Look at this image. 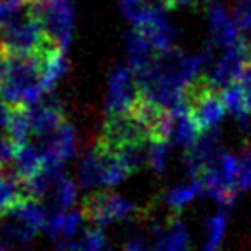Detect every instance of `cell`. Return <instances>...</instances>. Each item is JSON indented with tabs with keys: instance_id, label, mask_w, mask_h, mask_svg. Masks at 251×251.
<instances>
[{
	"instance_id": "8",
	"label": "cell",
	"mask_w": 251,
	"mask_h": 251,
	"mask_svg": "<svg viewBox=\"0 0 251 251\" xmlns=\"http://www.w3.org/2000/svg\"><path fill=\"white\" fill-rule=\"evenodd\" d=\"M141 97L140 84H138L134 71L127 67H117L112 73L107 88V100L105 108L108 115L127 114Z\"/></svg>"
},
{
	"instance_id": "22",
	"label": "cell",
	"mask_w": 251,
	"mask_h": 251,
	"mask_svg": "<svg viewBox=\"0 0 251 251\" xmlns=\"http://www.w3.org/2000/svg\"><path fill=\"white\" fill-rule=\"evenodd\" d=\"M11 213L35 232H38L40 229H45L50 217L45 206H42L38 200H25Z\"/></svg>"
},
{
	"instance_id": "33",
	"label": "cell",
	"mask_w": 251,
	"mask_h": 251,
	"mask_svg": "<svg viewBox=\"0 0 251 251\" xmlns=\"http://www.w3.org/2000/svg\"><path fill=\"white\" fill-rule=\"evenodd\" d=\"M201 0H165L167 9H189L198 7Z\"/></svg>"
},
{
	"instance_id": "30",
	"label": "cell",
	"mask_w": 251,
	"mask_h": 251,
	"mask_svg": "<svg viewBox=\"0 0 251 251\" xmlns=\"http://www.w3.org/2000/svg\"><path fill=\"white\" fill-rule=\"evenodd\" d=\"M237 186L243 191L251 189V148H244L237 158Z\"/></svg>"
},
{
	"instance_id": "9",
	"label": "cell",
	"mask_w": 251,
	"mask_h": 251,
	"mask_svg": "<svg viewBox=\"0 0 251 251\" xmlns=\"http://www.w3.org/2000/svg\"><path fill=\"white\" fill-rule=\"evenodd\" d=\"M251 60V47L250 42L239 38L234 45L226 49V53L213 64V69L210 73L208 79L213 88L222 90L229 84L239 81L246 64Z\"/></svg>"
},
{
	"instance_id": "23",
	"label": "cell",
	"mask_w": 251,
	"mask_h": 251,
	"mask_svg": "<svg viewBox=\"0 0 251 251\" xmlns=\"http://www.w3.org/2000/svg\"><path fill=\"white\" fill-rule=\"evenodd\" d=\"M203 193H205V184H203L201 177H195L188 184H181L172 188L165 195V205L171 206V210H174V212H181L184 206L193 203Z\"/></svg>"
},
{
	"instance_id": "14",
	"label": "cell",
	"mask_w": 251,
	"mask_h": 251,
	"mask_svg": "<svg viewBox=\"0 0 251 251\" xmlns=\"http://www.w3.org/2000/svg\"><path fill=\"white\" fill-rule=\"evenodd\" d=\"M165 11L167 9H158L145 25L138 26V29L150 40L158 53L176 49V38H177L176 28L171 25Z\"/></svg>"
},
{
	"instance_id": "16",
	"label": "cell",
	"mask_w": 251,
	"mask_h": 251,
	"mask_svg": "<svg viewBox=\"0 0 251 251\" xmlns=\"http://www.w3.org/2000/svg\"><path fill=\"white\" fill-rule=\"evenodd\" d=\"M126 52H127V60H129V66L134 73H140V71L147 69L155 60V57L158 55V52L150 43V40H148L138 28H134L133 31L127 35Z\"/></svg>"
},
{
	"instance_id": "1",
	"label": "cell",
	"mask_w": 251,
	"mask_h": 251,
	"mask_svg": "<svg viewBox=\"0 0 251 251\" xmlns=\"http://www.w3.org/2000/svg\"><path fill=\"white\" fill-rule=\"evenodd\" d=\"M47 53H12L7 50L0 98L16 107L42 100L47 93L43 86V60Z\"/></svg>"
},
{
	"instance_id": "31",
	"label": "cell",
	"mask_w": 251,
	"mask_h": 251,
	"mask_svg": "<svg viewBox=\"0 0 251 251\" xmlns=\"http://www.w3.org/2000/svg\"><path fill=\"white\" fill-rule=\"evenodd\" d=\"M14 110H16V105L5 101L4 98H0V138L9 136V127H11Z\"/></svg>"
},
{
	"instance_id": "15",
	"label": "cell",
	"mask_w": 251,
	"mask_h": 251,
	"mask_svg": "<svg viewBox=\"0 0 251 251\" xmlns=\"http://www.w3.org/2000/svg\"><path fill=\"white\" fill-rule=\"evenodd\" d=\"M155 251H189V234L186 226L174 215L167 222L153 226Z\"/></svg>"
},
{
	"instance_id": "27",
	"label": "cell",
	"mask_w": 251,
	"mask_h": 251,
	"mask_svg": "<svg viewBox=\"0 0 251 251\" xmlns=\"http://www.w3.org/2000/svg\"><path fill=\"white\" fill-rule=\"evenodd\" d=\"M71 246L74 251H105L107 250V237L101 232L100 227H95V229L86 230L76 244L71 243Z\"/></svg>"
},
{
	"instance_id": "18",
	"label": "cell",
	"mask_w": 251,
	"mask_h": 251,
	"mask_svg": "<svg viewBox=\"0 0 251 251\" xmlns=\"http://www.w3.org/2000/svg\"><path fill=\"white\" fill-rule=\"evenodd\" d=\"M81 222H83V213L57 210L49 217L45 229L50 237L69 243L71 239H74L76 232L79 230Z\"/></svg>"
},
{
	"instance_id": "5",
	"label": "cell",
	"mask_w": 251,
	"mask_h": 251,
	"mask_svg": "<svg viewBox=\"0 0 251 251\" xmlns=\"http://www.w3.org/2000/svg\"><path fill=\"white\" fill-rule=\"evenodd\" d=\"M77 174L83 188H95V186L119 184L131 172L117 155L108 153L100 147H95L88 150L81 158Z\"/></svg>"
},
{
	"instance_id": "21",
	"label": "cell",
	"mask_w": 251,
	"mask_h": 251,
	"mask_svg": "<svg viewBox=\"0 0 251 251\" xmlns=\"http://www.w3.org/2000/svg\"><path fill=\"white\" fill-rule=\"evenodd\" d=\"M222 100L226 103V108L239 124H243V127H246L248 115L251 114L250 107H248L246 93H244L243 86L239 81L229 84V86L222 88Z\"/></svg>"
},
{
	"instance_id": "6",
	"label": "cell",
	"mask_w": 251,
	"mask_h": 251,
	"mask_svg": "<svg viewBox=\"0 0 251 251\" xmlns=\"http://www.w3.org/2000/svg\"><path fill=\"white\" fill-rule=\"evenodd\" d=\"M81 213L95 226H108L112 222L129 220L136 215V205L110 191L91 193L83 200Z\"/></svg>"
},
{
	"instance_id": "36",
	"label": "cell",
	"mask_w": 251,
	"mask_h": 251,
	"mask_svg": "<svg viewBox=\"0 0 251 251\" xmlns=\"http://www.w3.org/2000/svg\"><path fill=\"white\" fill-rule=\"evenodd\" d=\"M31 2L36 5H47V4H52V2H57V0H31Z\"/></svg>"
},
{
	"instance_id": "19",
	"label": "cell",
	"mask_w": 251,
	"mask_h": 251,
	"mask_svg": "<svg viewBox=\"0 0 251 251\" xmlns=\"http://www.w3.org/2000/svg\"><path fill=\"white\" fill-rule=\"evenodd\" d=\"M200 134H201V131H200L195 119L191 117L188 107L174 112V124H172L171 140L174 141L176 145H179V147L188 150L189 147H193V145L196 143Z\"/></svg>"
},
{
	"instance_id": "12",
	"label": "cell",
	"mask_w": 251,
	"mask_h": 251,
	"mask_svg": "<svg viewBox=\"0 0 251 251\" xmlns=\"http://www.w3.org/2000/svg\"><path fill=\"white\" fill-rule=\"evenodd\" d=\"M219 153V131H205L200 134L196 143L188 148L184 164L193 177H201L203 171L208 167L210 162Z\"/></svg>"
},
{
	"instance_id": "25",
	"label": "cell",
	"mask_w": 251,
	"mask_h": 251,
	"mask_svg": "<svg viewBox=\"0 0 251 251\" xmlns=\"http://www.w3.org/2000/svg\"><path fill=\"white\" fill-rule=\"evenodd\" d=\"M226 229H227V213L224 210H220L219 213L208 217L205 224V232H206V241L203 251H219L220 244H222L224 237H226Z\"/></svg>"
},
{
	"instance_id": "11",
	"label": "cell",
	"mask_w": 251,
	"mask_h": 251,
	"mask_svg": "<svg viewBox=\"0 0 251 251\" xmlns=\"http://www.w3.org/2000/svg\"><path fill=\"white\" fill-rule=\"evenodd\" d=\"M38 147L40 153L43 158V167L60 169L64 162L69 160L76 150V131L74 127L66 122V124L57 129L53 134L43 138L40 141H31Z\"/></svg>"
},
{
	"instance_id": "10",
	"label": "cell",
	"mask_w": 251,
	"mask_h": 251,
	"mask_svg": "<svg viewBox=\"0 0 251 251\" xmlns=\"http://www.w3.org/2000/svg\"><path fill=\"white\" fill-rule=\"evenodd\" d=\"M26 114H28V124L31 138L29 141H40L43 138L53 134L66 124V115L55 100H38L31 105H26Z\"/></svg>"
},
{
	"instance_id": "37",
	"label": "cell",
	"mask_w": 251,
	"mask_h": 251,
	"mask_svg": "<svg viewBox=\"0 0 251 251\" xmlns=\"http://www.w3.org/2000/svg\"><path fill=\"white\" fill-rule=\"evenodd\" d=\"M0 251H9V248H7V243H5L2 237H0Z\"/></svg>"
},
{
	"instance_id": "26",
	"label": "cell",
	"mask_w": 251,
	"mask_h": 251,
	"mask_svg": "<svg viewBox=\"0 0 251 251\" xmlns=\"http://www.w3.org/2000/svg\"><path fill=\"white\" fill-rule=\"evenodd\" d=\"M50 198L57 210H67L76 201V186L67 176L60 174L50 191Z\"/></svg>"
},
{
	"instance_id": "28",
	"label": "cell",
	"mask_w": 251,
	"mask_h": 251,
	"mask_svg": "<svg viewBox=\"0 0 251 251\" xmlns=\"http://www.w3.org/2000/svg\"><path fill=\"white\" fill-rule=\"evenodd\" d=\"M169 157V141H151L148 150V162L157 174H164L167 167Z\"/></svg>"
},
{
	"instance_id": "7",
	"label": "cell",
	"mask_w": 251,
	"mask_h": 251,
	"mask_svg": "<svg viewBox=\"0 0 251 251\" xmlns=\"http://www.w3.org/2000/svg\"><path fill=\"white\" fill-rule=\"evenodd\" d=\"M40 19L49 40L60 50H66L73 40L74 7L69 0H57L52 4L38 5Z\"/></svg>"
},
{
	"instance_id": "13",
	"label": "cell",
	"mask_w": 251,
	"mask_h": 251,
	"mask_svg": "<svg viewBox=\"0 0 251 251\" xmlns=\"http://www.w3.org/2000/svg\"><path fill=\"white\" fill-rule=\"evenodd\" d=\"M208 23H210V38H212L213 47L229 49L230 45H234L239 40V29H237L234 19L230 18L227 9L222 4L210 5Z\"/></svg>"
},
{
	"instance_id": "20",
	"label": "cell",
	"mask_w": 251,
	"mask_h": 251,
	"mask_svg": "<svg viewBox=\"0 0 251 251\" xmlns=\"http://www.w3.org/2000/svg\"><path fill=\"white\" fill-rule=\"evenodd\" d=\"M25 200V188L18 176L4 174L0 177V219L11 213Z\"/></svg>"
},
{
	"instance_id": "39",
	"label": "cell",
	"mask_w": 251,
	"mask_h": 251,
	"mask_svg": "<svg viewBox=\"0 0 251 251\" xmlns=\"http://www.w3.org/2000/svg\"><path fill=\"white\" fill-rule=\"evenodd\" d=\"M250 47H251V42H250Z\"/></svg>"
},
{
	"instance_id": "32",
	"label": "cell",
	"mask_w": 251,
	"mask_h": 251,
	"mask_svg": "<svg viewBox=\"0 0 251 251\" xmlns=\"http://www.w3.org/2000/svg\"><path fill=\"white\" fill-rule=\"evenodd\" d=\"M239 83L243 86L244 93H246V100H248V107H250V112H251V60L246 64L244 67L243 74L239 77Z\"/></svg>"
},
{
	"instance_id": "17",
	"label": "cell",
	"mask_w": 251,
	"mask_h": 251,
	"mask_svg": "<svg viewBox=\"0 0 251 251\" xmlns=\"http://www.w3.org/2000/svg\"><path fill=\"white\" fill-rule=\"evenodd\" d=\"M12 174L18 176L21 181L31 179L43 169V158L38 147L31 141L18 145L14 160H12Z\"/></svg>"
},
{
	"instance_id": "34",
	"label": "cell",
	"mask_w": 251,
	"mask_h": 251,
	"mask_svg": "<svg viewBox=\"0 0 251 251\" xmlns=\"http://www.w3.org/2000/svg\"><path fill=\"white\" fill-rule=\"evenodd\" d=\"M122 251H151L143 241L140 239H131L122 246Z\"/></svg>"
},
{
	"instance_id": "4",
	"label": "cell",
	"mask_w": 251,
	"mask_h": 251,
	"mask_svg": "<svg viewBox=\"0 0 251 251\" xmlns=\"http://www.w3.org/2000/svg\"><path fill=\"white\" fill-rule=\"evenodd\" d=\"M201 181L205 193L219 203L222 208L234 205L239 195L237 186V158L232 153L219 151L208 167L203 171Z\"/></svg>"
},
{
	"instance_id": "29",
	"label": "cell",
	"mask_w": 251,
	"mask_h": 251,
	"mask_svg": "<svg viewBox=\"0 0 251 251\" xmlns=\"http://www.w3.org/2000/svg\"><path fill=\"white\" fill-rule=\"evenodd\" d=\"M232 19L239 31L251 33V0H236L234 2Z\"/></svg>"
},
{
	"instance_id": "35",
	"label": "cell",
	"mask_w": 251,
	"mask_h": 251,
	"mask_svg": "<svg viewBox=\"0 0 251 251\" xmlns=\"http://www.w3.org/2000/svg\"><path fill=\"white\" fill-rule=\"evenodd\" d=\"M57 251H74L73 246H71V243H66V241H60L59 248H57Z\"/></svg>"
},
{
	"instance_id": "24",
	"label": "cell",
	"mask_w": 251,
	"mask_h": 251,
	"mask_svg": "<svg viewBox=\"0 0 251 251\" xmlns=\"http://www.w3.org/2000/svg\"><path fill=\"white\" fill-rule=\"evenodd\" d=\"M66 71L67 60L66 55H64V50L52 49L45 55V60H43V86H45L47 93L55 88V84L59 83Z\"/></svg>"
},
{
	"instance_id": "2",
	"label": "cell",
	"mask_w": 251,
	"mask_h": 251,
	"mask_svg": "<svg viewBox=\"0 0 251 251\" xmlns=\"http://www.w3.org/2000/svg\"><path fill=\"white\" fill-rule=\"evenodd\" d=\"M150 143V133L143 126V122L134 117L131 112H127V114L108 115L101 127L97 147L103 148L108 153L119 155L127 148L147 147Z\"/></svg>"
},
{
	"instance_id": "38",
	"label": "cell",
	"mask_w": 251,
	"mask_h": 251,
	"mask_svg": "<svg viewBox=\"0 0 251 251\" xmlns=\"http://www.w3.org/2000/svg\"><path fill=\"white\" fill-rule=\"evenodd\" d=\"M4 174H5V167H2V165H0V177H2Z\"/></svg>"
},
{
	"instance_id": "3",
	"label": "cell",
	"mask_w": 251,
	"mask_h": 251,
	"mask_svg": "<svg viewBox=\"0 0 251 251\" xmlns=\"http://www.w3.org/2000/svg\"><path fill=\"white\" fill-rule=\"evenodd\" d=\"M186 103H188L189 114L198 124L200 131L217 129V126L226 117V103L222 95H219L217 88L212 86L208 77L200 76L188 84L186 88Z\"/></svg>"
}]
</instances>
